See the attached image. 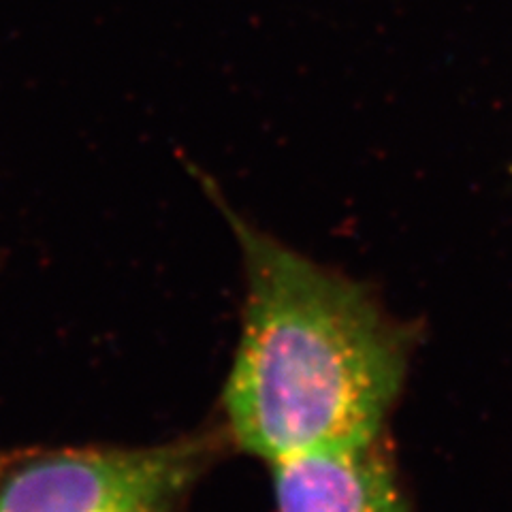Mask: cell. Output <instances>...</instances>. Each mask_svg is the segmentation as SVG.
<instances>
[{
    "mask_svg": "<svg viewBox=\"0 0 512 512\" xmlns=\"http://www.w3.org/2000/svg\"><path fill=\"white\" fill-rule=\"evenodd\" d=\"M231 220L248 278L222 395L235 442L274 463L378 438L406 378V329L357 282Z\"/></svg>",
    "mask_w": 512,
    "mask_h": 512,
    "instance_id": "obj_1",
    "label": "cell"
},
{
    "mask_svg": "<svg viewBox=\"0 0 512 512\" xmlns=\"http://www.w3.org/2000/svg\"><path fill=\"white\" fill-rule=\"evenodd\" d=\"M207 457L203 438L11 453L0 457V512H171Z\"/></svg>",
    "mask_w": 512,
    "mask_h": 512,
    "instance_id": "obj_2",
    "label": "cell"
},
{
    "mask_svg": "<svg viewBox=\"0 0 512 512\" xmlns=\"http://www.w3.org/2000/svg\"><path fill=\"white\" fill-rule=\"evenodd\" d=\"M278 512H410L378 438L271 463Z\"/></svg>",
    "mask_w": 512,
    "mask_h": 512,
    "instance_id": "obj_3",
    "label": "cell"
}]
</instances>
